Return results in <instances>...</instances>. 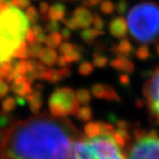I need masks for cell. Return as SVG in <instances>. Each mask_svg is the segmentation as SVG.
<instances>
[{"instance_id": "10", "label": "cell", "mask_w": 159, "mask_h": 159, "mask_svg": "<svg viewBox=\"0 0 159 159\" xmlns=\"http://www.w3.org/2000/svg\"><path fill=\"white\" fill-rule=\"evenodd\" d=\"M73 16L76 18L79 28H88L93 23V15L85 7H78L75 9Z\"/></svg>"}, {"instance_id": "26", "label": "cell", "mask_w": 159, "mask_h": 159, "mask_svg": "<svg viewBox=\"0 0 159 159\" xmlns=\"http://www.w3.org/2000/svg\"><path fill=\"white\" fill-rule=\"evenodd\" d=\"M115 10V5L110 0H102L100 3V11L105 15H111Z\"/></svg>"}, {"instance_id": "51", "label": "cell", "mask_w": 159, "mask_h": 159, "mask_svg": "<svg viewBox=\"0 0 159 159\" xmlns=\"http://www.w3.org/2000/svg\"><path fill=\"white\" fill-rule=\"evenodd\" d=\"M156 53H157V55L159 56V43L157 44V46H156Z\"/></svg>"}, {"instance_id": "30", "label": "cell", "mask_w": 159, "mask_h": 159, "mask_svg": "<svg viewBox=\"0 0 159 159\" xmlns=\"http://www.w3.org/2000/svg\"><path fill=\"white\" fill-rule=\"evenodd\" d=\"M94 70V66L92 63H90L89 61H84L80 64L79 68H78V71L79 73L83 75V76H88L90 75Z\"/></svg>"}, {"instance_id": "16", "label": "cell", "mask_w": 159, "mask_h": 159, "mask_svg": "<svg viewBox=\"0 0 159 159\" xmlns=\"http://www.w3.org/2000/svg\"><path fill=\"white\" fill-rule=\"evenodd\" d=\"M48 16L50 20L62 21L65 18V6L62 3L57 2L50 6Z\"/></svg>"}, {"instance_id": "5", "label": "cell", "mask_w": 159, "mask_h": 159, "mask_svg": "<svg viewBox=\"0 0 159 159\" xmlns=\"http://www.w3.org/2000/svg\"><path fill=\"white\" fill-rule=\"evenodd\" d=\"M133 138L125 152L126 159H159V135L155 131L135 129Z\"/></svg>"}, {"instance_id": "13", "label": "cell", "mask_w": 159, "mask_h": 159, "mask_svg": "<svg viewBox=\"0 0 159 159\" xmlns=\"http://www.w3.org/2000/svg\"><path fill=\"white\" fill-rule=\"evenodd\" d=\"M28 104L30 110L35 115H38L41 107H42V94L41 91L32 89V91L25 97Z\"/></svg>"}, {"instance_id": "18", "label": "cell", "mask_w": 159, "mask_h": 159, "mask_svg": "<svg viewBox=\"0 0 159 159\" xmlns=\"http://www.w3.org/2000/svg\"><path fill=\"white\" fill-rule=\"evenodd\" d=\"M102 35H104V31H98L96 29L85 28L81 33V38L84 42L91 44L99 36H102Z\"/></svg>"}, {"instance_id": "44", "label": "cell", "mask_w": 159, "mask_h": 159, "mask_svg": "<svg viewBox=\"0 0 159 159\" xmlns=\"http://www.w3.org/2000/svg\"><path fill=\"white\" fill-rule=\"evenodd\" d=\"M27 43L30 45V44H33L35 43V34H34V32L32 31V29H29L27 35H26V38H25Z\"/></svg>"}, {"instance_id": "11", "label": "cell", "mask_w": 159, "mask_h": 159, "mask_svg": "<svg viewBox=\"0 0 159 159\" xmlns=\"http://www.w3.org/2000/svg\"><path fill=\"white\" fill-rule=\"evenodd\" d=\"M11 89H12V91L15 94L18 96L26 97L32 91L33 88H32V84L28 82L26 77L21 75L12 83V84H11Z\"/></svg>"}, {"instance_id": "25", "label": "cell", "mask_w": 159, "mask_h": 159, "mask_svg": "<svg viewBox=\"0 0 159 159\" xmlns=\"http://www.w3.org/2000/svg\"><path fill=\"white\" fill-rule=\"evenodd\" d=\"M76 96H77L79 103L84 106H87L90 103V101H91V94H90V92L85 88L77 90Z\"/></svg>"}, {"instance_id": "50", "label": "cell", "mask_w": 159, "mask_h": 159, "mask_svg": "<svg viewBox=\"0 0 159 159\" xmlns=\"http://www.w3.org/2000/svg\"><path fill=\"white\" fill-rule=\"evenodd\" d=\"M144 105H145V102L142 100H137V102H136V106H137L138 107H144Z\"/></svg>"}, {"instance_id": "15", "label": "cell", "mask_w": 159, "mask_h": 159, "mask_svg": "<svg viewBox=\"0 0 159 159\" xmlns=\"http://www.w3.org/2000/svg\"><path fill=\"white\" fill-rule=\"evenodd\" d=\"M39 61L43 63L45 66H53L57 62V59H58V54L57 52L49 47H45L42 48L39 56Z\"/></svg>"}, {"instance_id": "23", "label": "cell", "mask_w": 159, "mask_h": 159, "mask_svg": "<svg viewBox=\"0 0 159 159\" xmlns=\"http://www.w3.org/2000/svg\"><path fill=\"white\" fill-rule=\"evenodd\" d=\"M13 58H18L21 60H27L29 58V52H28V43L27 41H22L19 46L14 53Z\"/></svg>"}, {"instance_id": "29", "label": "cell", "mask_w": 159, "mask_h": 159, "mask_svg": "<svg viewBox=\"0 0 159 159\" xmlns=\"http://www.w3.org/2000/svg\"><path fill=\"white\" fill-rule=\"evenodd\" d=\"M26 16L29 20V22L34 24H37L39 21V13L36 9V7L34 6H30L29 8L26 9Z\"/></svg>"}, {"instance_id": "43", "label": "cell", "mask_w": 159, "mask_h": 159, "mask_svg": "<svg viewBox=\"0 0 159 159\" xmlns=\"http://www.w3.org/2000/svg\"><path fill=\"white\" fill-rule=\"evenodd\" d=\"M19 76H21L17 71H16L14 68H13V70L11 71L9 74H8V76L6 77V79H7V82L8 83H13L15 80L16 79V78H18Z\"/></svg>"}, {"instance_id": "42", "label": "cell", "mask_w": 159, "mask_h": 159, "mask_svg": "<svg viewBox=\"0 0 159 159\" xmlns=\"http://www.w3.org/2000/svg\"><path fill=\"white\" fill-rule=\"evenodd\" d=\"M59 71H60L62 79H66L68 77H70L71 74H72V70L70 69L69 67H66V66L65 67H61L59 69Z\"/></svg>"}, {"instance_id": "32", "label": "cell", "mask_w": 159, "mask_h": 159, "mask_svg": "<svg viewBox=\"0 0 159 159\" xmlns=\"http://www.w3.org/2000/svg\"><path fill=\"white\" fill-rule=\"evenodd\" d=\"M108 60L106 56H103L101 54H95L93 58V65L98 68H104L107 65Z\"/></svg>"}, {"instance_id": "27", "label": "cell", "mask_w": 159, "mask_h": 159, "mask_svg": "<svg viewBox=\"0 0 159 159\" xmlns=\"http://www.w3.org/2000/svg\"><path fill=\"white\" fill-rule=\"evenodd\" d=\"M14 69L16 71H17L20 75L25 76L30 69V64H29V61L26 60H21L18 62H16L14 65Z\"/></svg>"}, {"instance_id": "47", "label": "cell", "mask_w": 159, "mask_h": 159, "mask_svg": "<svg viewBox=\"0 0 159 159\" xmlns=\"http://www.w3.org/2000/svg\"><path fill=\"white\" fill-rule=\"evenodd\" d=\"M15 99H16V104H17L18 106H20V107H24V106L26 105L27 100H26V98H25V97L16 95V97Z\"/></svg>"}, {"instance_id": "4", "label": "cell", "mask_w": 159, "mask_h": 159, "mask_svg": "<svg viewBox=\"0 0 159 159\" xmlns=\"http://www.w3.org/2000/svg\"><path fill=\"white\" fill-rule=\"evenodd\" d=\"M114 132L94 137L80 134L72 144L70 159H126L125 152L114 139Z\"/></svg>"}, {"instance_id": "35", "label": "cell", "mask_w": 159, "mask_h": 159, "mask_svg": "<svg viewBox=\"0 0 159 159\" xmlns=\"http://www.w3.org/2000/svg\"><path fill=\"white\" fill-rule=\"evenodd\" d=\"M60 29H61V25L59 23V21H54V20H50L46 24V27H45V31L50 34L58 32Z\"/></svg>"}, {"instance_id": "46", "label": "cell", "mask_w": 159, "mask_h": 159, "mask_svg": "<svg viewBox=\"0 0 159 159\" xmlns=\"http://www.w3.org/2000/svg\"><path fill=\"white\" fill-rule=\"evenodd\" d=\"M56 63L58 64L60 67H65V66L68 64L63 55H61V56L58 57V59H57V62H56Z\"/></svg>"}, {"instance_id": "36", "label": "cell", "mask_w": 159, "mask_h": 159, "mask_svg": "<svg viewBox=\"0 0 159 159\" xmlns=\"http://www.w3.org/2000/svg\"><path fill=\"white\" fill-rule=\"evenodd\" d=\"M62 22L65 24V26L67 28H69L70 30H77L79 28L78 22L76 20V18L74 16H71L69 18H64L62 20Z\"/></svg>"}, {"instance_id": "20", "label": "cell", "mask_w": 159, "mask_h": 159, "mask_svg": "<svg viewBox=\"0 0 159 159\" xmlns=\"http://www.w3.org/2000/svg\"><path fill=\"white\" fill-rule=\"evenodd\" d=\"M61 34H59L58 32L55 33H51L48 36H46V39H45V44L46 46L52 49H55L57 47H59L61 44Z\"/></svg>"}, {"instance_id": "28", "label": "cell", "mask_w": 159, "mask_h": 159, "mask_svg": "<svg viewBox=\"0 0 159 159\" xmlns=\"http://www.w3.org/2000/svg\"><path fill=\"white\" fill-rule=\"evenodd\" d=\"M16 106V99L13 98V97H7L6 99L3 100L2 105H1V107H2L3 112L9 113V112L13 111V110L15 109Z\"/></svg>"}, {"instance_id": "24", "label": "cell", "mask_w": 159, "mask_h": 159, "mask_svg": "<svg viewBox=\"0 0 159 159\" xmlns=\"http://www.w3.org/2000/svg\"><path fill=\"white\" fill-rule=\"evenodd\" d=\"M44 80H46V81H48L51 84H58L61 81L62 78L59 69H53V68H51V69H47L44 76Z\"/></svg>"}, {"instance_id": "12", "label": "cell", "mask_w": 159, "mask_h": 159, "mask_svg": "<svg viewBox=\"0 0 159 159\" xmlns=\"http://www.w3.org/2000/svg\"><path fill=\"white\" fill-rule=\"evenodd\" d=\"M110 66L126 74H131L135 70L134 63L129 58H125V57H117L116 59L112 60L110 61Z\"/></svg>"}, {"instance_id": "39", "label": "cell", "mask_w": 159, "mask_h": 159, "mask_svg": "<svg viewBox=\"0 0 159 159\" xmlns=\"http://www.w3.org/2000/svg\"><path fill=\"white\" fill-rule=\"evenodd\" d=\"M10 90L8 84H6L3 80H0V99L4 98Z\"/></svg>"}, {"instance_id": "6", "label": "cell", "mask_w": 159, "mask_h": 159, "mask_svg": "<svg viewBox=\"0 0 159 159\" xmlns=\"http://www.w3.org/2000/svg\"><path fill=\"white\" fill-rule=\"evenodd\" d=\"M48 106L51 115L57 118L76 115L80 108L76 93L69 87L57 88L49 98Z\"/></svg>"}, {"instance_id": "2", "label": "cell", "mask_w": 159, "mask_h": 159, "mask_svg": "<svg viewBox=\"0 0 159 159\" xmlns=\"http://www.w3.org/2000/svg\"><path fill=\"white\" fill-rule=\"evenodd\" d=\"M30 22L16 6L0 11V63L12 60L15 51L24 41Z\"/></svg>"}, {"instance_id": "14", "label": "cell", "mask_w": 159, "mask_h": 159, "mask_svg": "<svg viewBox=\"0 0 159 159\" xmlns=\"http://www.w3.org/2000/svg\"><path fill=\"white\" fill-rule=\"evenodd\" d=\"M111 51L117 57L129 58L134 52V48H133V45L129 39H122L117 45H113Z\"/></svg>"}, {"instance_id": "40", "label": "cell", "mask_w": 159, "mask_h": 159, "mask_svg": "<svg viewBox=\"0 0 159 159\" xmlns=\"http://www.w3.org/2000/svg\"><path fill=\"white\" fill-rule=\"evenodd\" d=\"M119 82L123 86H129L130 84L129 76L126 73H123L119 76Z\"/></svg>"}, {"instance_id": "37", "label": "cell", "mask_w": 159, "mask_h": 159, "mask_svg": "<svg viewBox=\"0 0 159 159\" xmlns=\"http://www.w3.org/2000/svg\"><path fill=\"white\" fill-rule=\"evenodd\" d=\"M115 9L117 10V12L122 16L124 14H126L127 10H128V2L127 0H119L117 2Z\"/></svg>"}, {"instance_id": "1", "label": "cell", "mask_w": 159, "mask_h": 159, "mask_svg": "<svg viewBox=\"0 0 159 159\" xmlns=\"http://www.w3.org/2000/svg\"><path fill=\"white\" fill-rule=\"evenodd\" d=\"M79 136L69 119L38 114L3 129L0 159H70Z\"/></svg>"}, {"instance_id": "9", "label": "cell", "mask_w": 159, "mask_h": 159, "mask_svg": "<svg viewBox=\"0 0 159 159\" xmlns=\"http://www.w3.org/2000/svg\"><path fill=\"white\" fill-rule=\"evenodd\" d=\"M109 33L112 37L116 39H123L127 36L128 33V24L127 21L122 16L114 17L109 22L108 27Z\"/></svg>"}, {"instance_id": "52", "label": "cell", "mask_w": 159, "mask_h": 159, "mask_svg": "<svg viewBox=\"0 0 159 159\" xmlns=\"http://www.w3.org/2000/svg\"><path fill=\"white\" fill-rule=\"evenodd\" d=\"M4 1H9V0H4Z\"/></svg>"}, {"instance_id": "21", "label": "cell", "mask_w": 159, "mask_h": 159, "mask_svg": "<svg viewBox=\"0 0 159 159\" xmlns=\"http://www.w3.org/2000/svg\"><path fill=\"white\" fill-rule=\"evenodd\" d=\"M80 48H81V47L74 44L73 49L68 52L66 55H64V58H65L67 63H72V62L82 61V59H83V56H82V53H81L82 50Z\"/></svg>"}, {"instance_id": "8", "label": "cell", "mask_w": 159, "mask_h": 159, "mask_svg": "<svg viewBox=\"0 0 159 159\" xmlns=\"http://www.w3.org/2000/svg\"><path fill=\"white\" fill-rule=\"evenodd\" d=\"M91 95L96 99H105L108 102H121V98L115 89L107 84H94L91 88Z\"/></svg>"}, {"instance_id": "45", "label": "cell", "mask_w": 159, "mask_h": 159, "mask_svg": "<svg viewBox=\"0 0 159 159\" xmlns=\"http://www.w3.org/2000/svg\"><path fill=\"white\" fill-rule=\"evenodd\" d=\"M45 39H46V35H45L43 32L40 34H38V35L35 36V43L41 44V43L45 42Z\"/></svg>"}, {"instance_id": "48", "label": "cell", "mask_w": 159, "mask_h": 159, "mask_svg": "<svg viewBox=\"0 0 159 159\" xmlns=\"http://www.w3.org/2000/svg\"><path fill=\"white\" fill-rule=\"evenodd\" d=\"M32 31L34 32V34H35V36H36V35H38V34L42 33L43 32V29L39 24H34L33 27H32Z\"/></svg>"}, {"instance_id": "34", "label": "cell", "mask_w": 159, "mask_h": 159, "mask_svg": "<svg viewBox=\"0 0 159 159\" xmlns=\"http://www.w3.org/2000/svg\"><path fill=\"white\" fill-rule=\"evenodd\" d=\"M93 25H94V29H96L98 31H103V29L105 27V21L101 17V16L97 13H95L93 15Z\"/></svg>"}, {"instance_id": "7", "label": "cell", "mask_w": 159, "mask_h": 159, "mask_svg": "<svg viewBox=\"0 0 159 159\" xmlns=\"http://www.w3.org/2000/svg\"><path fill=\"white\" fill-rule=\"evenodd\" d=\"M143 94L151 115L159 123V66L145 83Z\"/></svg>"}, {"instance_id": "38", "label": "cell", "mask_w": 159, "mask_h": 159, "mask_svg": "<svg viewBox=\"0 0 159 159\" xmlns=\"http://www.w3.org/2000/svg\"><path fill=\"white\" fill-rule=\"evenodd\" d=\"M73 47H74V44H72V43H70V42H67V41H65V42H63V43H61L60 46H59V52L61 54V55H66L68 52L69 51H71L72 49H73Z\"/></svg>"}, {"instance_id": "31", "label": "cell", "mask_w": 159, "mask_h": 159, "mask_svg": "<svg viewBox=\"0 0 159 159\" xmlns=\"http://www.w3.org/2000/svg\"><path fill=\"white\" fill-rule=\"evenodd\" d=\"M151 56V51L149 49V47L147 46V44H143L137 49L136 51V57L141 60V61H146L150 58Z\"/></svg>"}, {"instance_id": "17", "label": "cell", "mask_w": 159, "mask_h": 159, "mask_svg": "<svg viewBox=\"0 0 159 159\" xmlns=\"http://www.w3.org/2000/svg\"><path fill=\"white\" fill-rule=\"evenodd\" d=\"M29 64H30V69L28 73H31L34 76V78L37 80H44L45 73L47 71L46 66L40 61H37L35 60L29 61Z\"/></svg>"}, {"instance_id": "49", "label": "cell", "mask_w": 159, "mask_h": 159, "mask_svg": "<svg viewBox=\"0 0 159 159\" xmlns=\"http://www.w3.org/2000/svg\"><path fill=\"white\" fill-rule=\"evenodd\" d=\"M33 89L34 90H38V91H41V90L43 89V86L41 84H37L34 85V88Z\"/></svg>"}, {"instance_id": "33", "label": "cell", "mask_w": 159, "mask_h": 159, "mask_svg": "<svg viewBox=\"0 0 159 159\" xmlns=\"http://www.w3.org/2000/svg\"><path fill=\"white\" fill-rule=\"evenodd\" d=\"M42 46L41 44L39 43H33L30 44L28 46V52H29V57H32L33 59H37L39 58V56L42 50Z\"/></svg>"}, {"instance_id": "22", "label": "cell", "mask_w": 159, "mask_h": 159, "mask_svg": "<svg viewBox=\"0 0 159 159\" xmlns=\"http://www.w3.org/2000/svg\"><path fill=\"white\" fill-rule=\"evenodd\" d=\"M76 117L83 122H89L92 119V109L88 106H84L80 107L78 112L76 113Z\"/></svg>"}, {"instance_id": "3", "label": "cell", "mask_w": 159, "mask_h": 159, "mask_svg": "<svg viewBox=\"0 0 159 159\" xmlns=\"http://www.w3.org/2000/svg\"><path fill=\"white\" fill-rule=\"evenodd\" d=\"M130 37L143 44L159 40V4L144 2L133 6L127 16Z\"/></svg>"}, {"instance_id": "41", "label": "cell", "mask_w": 159, "mask_h": 159, "mask_svg": "<svg viewBox=\"0 0 159 159\" xmlns=\"http://www.w3.org/2000/svg\"><path fill=\"white\" fill-rule=\"evenodd\" d=\"M61 39H64V40H69L72 37V32L69 28L67 27H64L61 30Z\"/></svg>"}, {"instance_id": "19", "label": "cell", "mask_w": 159, "mask_h": 159, "mask_svg": "<svg viewBox=\"0 0 159 159\" xmlns=\"http://www.w3.org/2000/svg\"><path fill=\"white\" fill-rule=\"evenodd\" d=\"M101 133V122H89L85 125L84 134L87 137H94Z\"/></svg>"}]
</instances>
